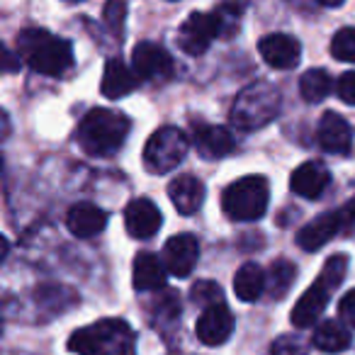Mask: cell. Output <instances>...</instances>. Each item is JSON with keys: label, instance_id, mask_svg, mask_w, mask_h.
<instances>
[{"label": "cell", "instance_id": "6da1fadb", "mask_svg": "<svg viewBox=\"0 0 355 355\" xmlns=\"http://www.w3.org/2000/svg\"><path fill=\"white\" fill-rule=\"evenodd\" d=\"M17 54L32 71L42 76H61L73 66L71 42L54 37L40 27H30L17 35Z\"/></svg>", "mask_w": 355, "mask_h": 355}, {"label": "cell", "instance_id": "7a4b0ae2", "mask_svg": "<svg viewBox=\"0 0 355 355\" xmlns=\"http://www.w3.org/2000/svg\"><path fill=\"white\" fill-rule=\"evenodd\" d=\"M129 127L132 122L124 112L98 107L80 119L76 129V141L88 156H112L117 148H122Z\"/></svg>", "mask_w": 355, "mask_h": 355}, {"label": "cell", "instance_id": "3957f363", "mask_svg": "<svg viewBox=\"0 0 355 355\" xmlns=\"http://www.w3.org/2000/svg\"><path fill=\"white\" fill-rule=\"evenodd\" d=\"M69 348L78 355H134V331L122 319H103L76 331Z\"/></svg>", "mask_w": 355, "mask_h": 355}, {"label": "cell", "instance_id": "277c9868", "mask_svg": "<svg viewBox=\"0 0 355 355\" xmlns=\"http://www.w3.org/2000/svg\"><path fill=\"white\" fill-rule=\"evenodd\" d=\"M280 90L268 80H256L236 95L229 119L241 132H253L270 124L280 114Z\"/></svg>", "mask_w": 355, "mask_h": 355}, {"label": "cell", "instance_id": "5b68a950", "mask_svg": "<svg viewBox=\"0 0 355 355\" xmlns=\"http://www.w3.org/2000/svg\"><path fill=\"white\" fill-rule=\"evenodd\" d=\"M270 200V185L261 175L239 178L224 190L222 209L232 222H256L266 214Z\"/></svg>", "mask_w": 355, "mask_h": 355}, {"label": "cell", "instance_id": "8992f818", "mask_svg": "<svg viewBox=\"0 0 355 355\" xmlns=\"http://www.w3.org/2000/svg\"><path fill=\"white\" fill-rule=\"evenodd\" d=\"M185 153H188V137L178 127H161L148 137L144 146V163L151 173L163 175L175 171L183 163Z\"/></svg>", "mask_w": 355, "mask_h": 355}, {"label": "cell", "instance_id": "52a82bcc", "mask_svg": "<svg viewBox=\"0 0 355 355\" xmlns=\"http://www.w3.org/2000/svg\"><path fill=\"white\" fill-rule=\"evenodd\" d=\"M214 37H222L217 12H193L178 30V46L188 56H202Z\"/></svg>", "mask_w": 355, "mask_h": 355}, {"label": "cell", "instance_id": "ba28073f", "mask_svg": "<svg viewBox=\"0 0 355 355\" xmlns=\"http://www.w3.org/2000/svg\"><path fill=\"white\" fill-rule=\"evenodd\" d=\"M132 69L139 76V80L146 83H166L173 76L175 66L173 59L161 44L156 42H139L132 51Z\"/></svg>", "mask_w": 355, "mask_h": 355}, {"label": "cell", "instance_id": "9c48e42d", "mask_svg": "<svg viewBox=\"0 0 355 355\" xmlns=\"http://www.w3.org/2000/svg\"><path fill=\"white\" fill-rule=\"evenodd\" d=\"M200 258V243L193 234H178L168 239L163 246V263L166 270L175 277H188L195 270Z\"/></svg>", "mask_w": 355, "mask_h": 355}, {"label": "cell", "instance_id": "30bf717a", "mask_svg": "<svg viewBox=\"0 0 355 355\" xmlns=\"http://www.w3.org/2000/svg\"><path fill=\"white\" fill-rule=\"evenodd\" d=\"M258 51H261L263 61H266L270 69L290 71L300 64L302 44L295 40V37L275 32V35H266L261 42H258Z\"/></svg>", "mask_w": 355, "mask_h": 355}, {"label": "cell", "instance_id": "8fae6325", "mask_svg": "<svg viewBox=\"0 0 355 355\" xmlns=\"http://www.w3.org/2000/svg\"><path fill=\"white\" fill-rule=\"evenodd\" d=\"M193 139L195 146H198L200 156L205 161H219V158H227L234 151V134L227 127H219V124H205V122H193Z\"/></svg>", "mask_w": 355, "mask_h": 355}, {"label": "cell", "instance_id": "7c38bea8", "mask_svg": "<svg viewBox=\"0 0 355 355\" xmlns=\"http://www.w3.org/2000/svg\"><path fill=\"white\" fill-rule=\"evenodd\" d=\"M195 331H198V338L202 340L205 345L227 343L229 336H232V331H234V316H232V311H229V306L222 302V304H214V306L202 309Z\"/></svg>", "mask_w": 355, "mask_h": 355}, {"label": "cell", "instance_id": "4fadbf2b", "mask_svg": "<svg viewBox=\"0 0 355 355\" xmlns=\"http://www.w3.org/2000/svg\"><path fill=\"white\" fill-rule=\"evenodd\" d=\"M161 209L146 198L132 200L124 209V227H127L129 236L134 239H151L161 229Z\"/></svg>", "mask_w": 355, "mask_h": 355}, {"label": "cell", "instance_id": "5bb4252c", "mask_svg": "<svg viewBox=\"0 0 355 355\" xmlns=\"http://www.w3.org/2000/svg\"><path fill=\"white\" fill-rule=\"evenodd\" d=\"M331 183V173L324 163L319 161H306L300 168H295L290 178V188L295 195L304 200H319L324 195V190Z\"/></svg>", "mask_w": 355, "mask_h": 355}, {"label": "cell", "instance_id": "9a60e30c", "mask_svg": "<svg viewBox=\"0 0 355 355\" xmlns=\"http://www.w3.org/2000/svg\"><path fill=\"white\" fill-rule=\"evenodd\" d=\"M319 146L329 153H350L353 148V127L338 112H326L319 122Z\"/></svg>", "mask_w": 355, "mask_h": 355}, {"label": "cell", "instance_id": "2e32d148", "mask_svg": "<svg viewBox=\"0 0 355 355\" xmlns=\"http://www.w3.org/2000/svg\"><path fill=\"white\" fill-rule=\"evenodd\" d=\"M329 297H331V290L324 285L321 280H316L304 295L297 300L295 309H292L290 319L297 329H309L311 324L319 321V316L324 314L326 304H329Z\"/></svg>", "mask_w": 355, "mask_h": 355}, {"label": "cell", "instance_id": "e0dca14e", "mask_svg": "<svg viewBox=\"0 0 355 355\" xmlns=\"http://www.w3.org/2000/svg\"><path fill=\"white\" fill-rule=\"evenodd\" d=\"M340 229L343 227H340L338 212H326V214H321V217L311 219L309 224H304V227L300 229V234H297V246L309 253L319 251V248L326 246Z\"/></svg>", "mask_w": 355, "mask_h": 355}, {"label": "cell", "instance_id": "ac0fdd59", "mask_svg": "<svg viewBox=\"0 0 355 355\" xmlns=\"http://www.w3.org/2000/svg\"><path fill=\"white\" fill-rule=\"evenodd\" d=\"M107 224V214L93 202H78L69 209L66 214V227L73 236L78 239H93Z\"/></svg>", "mask_w": 355, "mask_h": 355}, {"label": "cell", "instance_id": "d6986e66", "mask_svg": "<svg viewBox=\"0 0 355 355\" xmlns=\"http://www.w3.org/2000/svg\"><path fill=\"white\" fill-rule=\"evenodd\" d=\"M168 195L171 202L183 217L195 214L205 202V185L195 175H178L171 185H168Z\"/></svg>", "mask_w": 355, "mask_h": 355}, {"label": "cell", "instance_id": "ffe728a7", "mask_svg": "<svg viewBox=\"0 0 355 355\" xmlns=\"http://www.w3.org/2000/svg\"><path fill=\"white\" fill-rule=\"evenodd\" d=\"M166 263L153 253H139L134 258V270H132V282L137 292H153L163 290L166 285Z\"/></svg>", "mask_w": 355, "mask_h": 355}, {"label": "cell", "instance_id": "44dd1931", "mask_svg": "<svg viewBox=\"0 0 355 355\" xmlns=\"http://www.w3.org/2000/svg\"><path fill=\"white\" fill-rule=\"evenodd\" d=\"M139 85V76L134 73V69H129L124 61L119 59H110L105 64L103 71V83H100V90H103L105 98L117 100L129 95L134 88Z\"/></svg>", "mask_w": 355, "mask_h": 355}, {"label": "cell", "instance_id": "7402d4cb", "mask_svg": "<svg viewBox=\"0 0 355 355\" xmlns=\"http://www.w3.org/2000/svg\"><path fill=\"white\" fill-rule=\"evenodd\" d=\"M311 343L314 348H319L321 353H343V350L350 348L353 343V336H350L348 326L343 321H321L314 329V336H311Z\"/></svg>", "mask_w": 355, "mask_h": 355}, {"label": "cell", "instance_id": "603a6c76", "mask_svg": "<svg viewBox=\"0 0 355 355\" xmlns=\"http://www.w3.org/2000/svg\"><path fill=\"white\" fill-rule=\"evenodd\" d=\"M268 290V275L258 263H243L234 275V292L241 302H256Z\"/></svg>", "mask_w": 355, "mask_h": 355}, {"label": "cell", "instance_id": "cb8c5ba5", "mask_svg": "<svg viewBox=\"0 0 355 355\" xmlns=\"http://www.w3.org/2000/svg\"><path fill=\"white\" fill-rule=\"evenodd\" d=\"M300 93L304 103H321L331 93V76L324 69H311L300 78Z\"/></svg>", "mask_w": 355, "mask_h": 355}, {"label": "cell", "instance_id": "d4e9b609", "mask_svg": "<svg viewBox=\"0 0 355 355\" xmlns=\"http://www.w3.org/2000/svg\"><path fill=\"white\" fill-rule=\"evenodd\" d=\"M295 277H297L295 263L285 261V258L272 263L270 270H268V292L272 295V300H282L290 292Z\"/></svg>", "mask_w": 355, "mask_h": 355}, {"label": "cell", "instance_id": "484cf974", "mask_svg": "<svg viewBox=\"0 0 355 355\" xmlns=\"http://www.w3.org/2000/svg\"><path fill=\"white\" fill-rule=\"evenodd\" d=\"M248 0H222V6L217 8V20H219V30L222 37H232L239 32V17L246 12Z\"/></svg>", "mask_w": 355, "mask_h": 355}, {"label": "cell", "instance_id": "4316f807", "mask_svg": "<svg viewBox=\"0 0 355 355\" xmlns=\"http://www.w3.org/2000/svg\"><path fill=\"white\" fill-rule=\"evenodd\" d=\"M345 270H348V258L338 253V256H331L329 261L324 263V268H321V272H319V277H316V280H321L331 292H334L336 287L343 282Z\"/></svg>", "mask_w": 355, "mask_h": 355}, {"label": "cell", "instance_id": "83f0119b", "mask_svg": "<svg viewBox=\"0 0 355 355\" xmlns=\"http://www.w3.org/2000/svg\"><path fill=\"white\" fill-rule=\"evenodd\" d=\"M331 54L338 61L355 64V27H343L331 40Z\"/></svg>", "mask_w": 355, "mask_h": 355}, {"label": "cell", "instance_id": "f1b7e54d", "mask_svg": "<svg viewBox=\"0 0 355 355\" xmlns=\"http://www.w3.org/2000/svg\"><path fill=\"white\" fill-rule=\"evenodd\" d=\"M190 297H193V302L198 306H202V309H207V306H214V304H222V287L217 285V282L212 280H200L193 285V290H190Z\"/></svg>", "mask_w": 355, "mask_h": 355}, {"label": "cell", "instance_id": "f546056e", "mask_svg": "<svg viewBox=\"0 0 355 355\" xmlns=\"http://www.w3.org/2000/svg\"><path fill=\"white\" fill-rule=\"evenodd\" d=\"M103 17H105V25L119 37L124 30V20H127V0H107Z\"/></svg>", "mask_w": 355, "mask_h": 355}, {"label": "cell", "instance_id": "4dcf8cb0", "mask_svg": "<svg viewBox=\"0 0 355 355\" xmlns=\"http://www.w3.org/2000/svg\"><path fill=\"white\" fill-rule=\"evenodd\" d=\"M272 355H306V345L302 343L297 336H280L275 343L270 345Z\"/></svg>", "mask_w": 355, "mask_h": 355}, {"label": "cell", "instance_id": "1f68e13d", "mask_svg": "<svg viewBox=\"0 0 355 355\" xmlns=\"http://www.w3.org/2000/svg\"><path fill=\"white\" fill-rule=\"evenodd\" d=\"M336 93L345 105L355 107V71H348V73L340 76L338 83H336Z\"/></svg>", "mask_w": 355, "mask_h": 355}, {"label": "cell", "instance_id": "d6a6232c", "mask_svg": "<svg viewBox=\"0 0 355 355\" xmlns=\"http://www.w3.org/2000/svg\"><path fill=\"white\" fill-rule=\"evenodd\" d=\"M338 316H340V321H343L345 326L355 329V287L345 292L343 300L338 302Z\"/></svg>", "mask_w": 355, "mask_h": 355}, {"label": "cell", "instance_id": "836d02e7", "mask_svg": "<svg viewBox=\"0 0 355 355\" xmlns=\"http://www.w3.org/2000/svg\"><path fill=\"white\" fill-rule=\"evenodd\" d=\"M336 212H338L340 227H343V229H353L355 227V198L350 200V202H345L340 209H336Z\"/></svg>", "mask_w": 355, "mask_h": 355}, {"label": "cell", "instance_id": "e575fe53", "mask_svg": "<svg viewBox=\"0 0 355 355\" xmlns=\"http://www.w3.org/2000/svg\"><path fill=\"white\" fill-rule=\"evenodd\" d=\"M17 66H20V61L12 59V54L6 49V71H12V69H17Z\"/></svg>", "mask_w": 355, "mask_h": 355}, {"label": "cell", "instance_id": "d590c367", "mask_svg": "<svg viewBox=\"0 0 355 355\" xmlns=\"http://www.w3.org/2000/svg\"><path fill=\"white\" fill-rule=\"evenodd\" d=\"M321 6H326V8H338V6H343L345 0H319Z\"/></svg>", "mask_w": 355, "mask_h": 355}, {"label": "cell", "instance_id": "8d00e7d4", "mask_svg": "<svg viewBox=\"0 0 355 355\" xmlns=\"http://www.w3.org/2000/svg\"><path fill=\"white\" fill-rule=\"evenodd\" d=\"M69 3H78V0H69Z\"/></svg>", "mask_w": 355, "mask_h": 355}]
</instances>
